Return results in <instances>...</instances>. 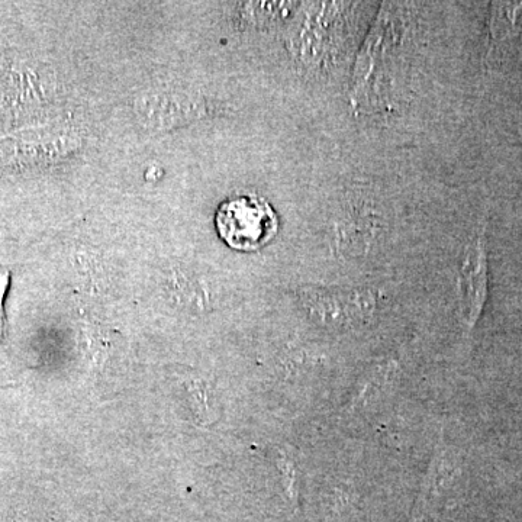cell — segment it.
I'll return each mask as SVG.
<instances>
[{
	"label": "cell",
	"mask_w": 522,
	"mask_h": 522,
	"mask_svg": "<svg viewBox=\"0 0 522 522\" xmlns=\"http://www.w3.org/2000/svg\"><path fill=\"white\" fill-rule=\"evenodd\" d=\"M486 254L482 238L467 247L460 270V296L464 318L470 325L478 321L486 299Z\"/></svg>",
	"instance_id": "7a4b0ae2"
},
{
	"label": "cell",
	"mask_w": 522,
	"mask_h": 522,
	"mask_svg": "<svg viewBox=\"0 0 522 522\" xmlns=\"http://www.w3.org/2000/svg\"><path fill=\"white\" fill-rule=\"evenodd\" d=\"M217 227L228 246L251 251L275 237L279 221L266 199L244 195L222 203L218 209Z\"/></svg>",
	"instance_id": "6da1fadb"
},
{
	"label": "cell",
	"mask_w": 522,
	"mask_h": 522,
	"mask_svg": "<svg viewBox=\"0 0 522 522\" xmlns=\"http://www.w3.org/2000/svg\"><path fill=\"white\" fill-rule=\"evenodd\" d=\"M522 11V3H495L492 15L493 40H501L514 28L517 16Z\"/></svg>",
	"instance_id": "3957f363"
}]
</instances>
